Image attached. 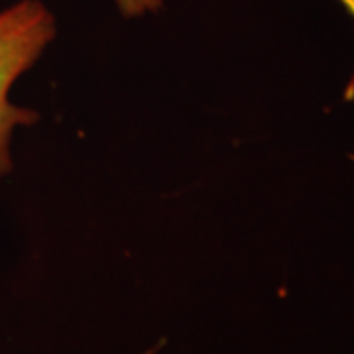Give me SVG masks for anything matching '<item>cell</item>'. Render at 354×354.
<instances>
[{
    "instance_id": "3",
    "label": "cell",
    "mask_w": 354,
    "mask_h": 354,
    "mask_svg": "<svg viewBox=\"0 0 354 354\" xmlns=\"http://www.w3.org/2000/svg\"><path fill=\"white\" fill-rule=\"evenodd\" d=\"M337 2H341V6L346 10V12L353 16L354 20V0H337Z\"/></svg>"
},
{
    "instance_id": "1",
    "label": "cell",
    "mask_w": 354,
    "mask_h": 354,
    "mask_svg": "<svg viewBox=\"0 0 354 354\" xmlns=\"http://www.w3.org/2000/svg\"><path fill=\"white\" fill-rule=\"evenodd\" d=\"M55 38V18L39 0H20L0 10V177L12 171V134L38 113L10 102V88L30 71Z\"/></svg>"
},
{
    "instance_id": "2",
    "label": "cell",
    "mask_w": 354,
    "mask_h": 354,
    "mask_svg": "<svg viewBox=\"0 0 354 354\" xmlns=\"http://www.w3.org/2000/svg\"><path fill=\"white\" fill-rule=\"evenodd\" d=\"M118 10L127 18H138L162 8V0H114Z\"/></svg>"
}]
</instances>
